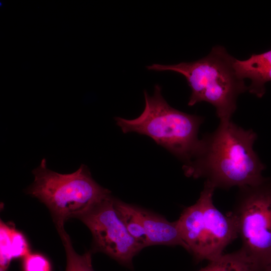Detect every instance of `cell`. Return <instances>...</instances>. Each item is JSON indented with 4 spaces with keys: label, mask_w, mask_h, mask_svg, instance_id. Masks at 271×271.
Segmentation results:
<instances>
[{
    "label": "cell",
    "mask_w": 271,
    "mask_h": 271,
    "mask_svg": "<svg viewBox=\"0 0 271 271\" xmlns=\"http://www.w3.org/2000/svg\"><path fill=\"white\" fill-rule=\"evenodd\" d=\"M215 189L205 182L196 202L184 209L176 220L181 236L196 262L217 258L239 236L233 216L230 212L224 215L215 206Z\"/></svg>",
    "instance_id": "5"
},
{
    "label": "cell",
    "mask_w": 271,
    "mask_h": 271,
    "mask_svg": "<svg viewBox=\"0 0 271 271\" xmlns=\"http://www.w3.org/2000/svg\"><path fill=\"white\" fill-rule=\"evenodd\" d=\"M230 214L236 223L241 247L264 266L271 258V185L239 188Z\"/></svg>",
    "instance_id": "6"
},
{
    "label": "cell",
    "mask_w": 271,
    "mask_h": 271,
    "mask_svg": "<svg viewBox=\"0 0 271 271\" xmlns=\"http://www.w3.org/2000/svg\"><path fill=\"white\" fill-rule=\"evenodd\" d=\"M114 208L130 235L144 248L148 246L139 207L114 198Z\"/></svg>",
    "instance_id": "12"
},
{
    "label": "cell",
    "mask_w": 271,
    "mask_h": 271,
    "mask_svg": "<svg viewBox=\"0 0 271 271\" xmlns=\"http://www.w3.org/2000/svg\"><path fill=\"white\" fill-rule=\"evenodd\" d=\"M22 258V271H52L50 260L43 254L31 252Z\"/></svg>",
    "instance_id": "14"
},
{
    "label": "cell",
    "mask_w": 271,
    "mask_h": 271,
    "mask_svg": "<svg viewBox=\"0 0 271 271\" xmlns=\"http://www.w3.org/2000/svg\"><path fill=\"white\" fill-rule=\"evenodd\" d=\"M198 271H263L261 264L241 248L209 261Z\"/></svg>",
    "instance_id": "11"
},
{
    "label": "cell",
    "mask_w": 271,
    "mask_h": 271,
    "mask_svg": "<svg viewBox=\"0 0 271 271\" xmlns=\"http://www.w3.org/2000/svg\"><path fill=\"white\" fill-rule=\"evenodd\" d=\"M56 228L65 250V271H94L92 264L91 251H87L82 255L79 254L74 250L70 238L64 226Z\"/></svg>",
    "instance_id": "13"
},
{
    "label": "cell",
    "mask_w": 271,
    "mask_h": 271,
    "mask_svg": "<svg viewBox=\"0 0 271 271\" xmlns=\"http://www.w3.org/2000/svg\"><path fill=\"white\" fill-rule=\"evenodd\" d=\"M257 137L252 129H244L231 119L220 121L215 130L200 139L193 157L183 166L184 174L204 178L215 189L261 183L265 167L253 149Z\"/></svg>",
    "instance_id": "1"
},
{
    "label": "cell",
    "mask_w": 271,
    "mask_h": 271,
    "mask_svg": "<svg viewBox=\"0 0 271 271\" xmlns=\"http://www.w3.org/2000/svg\"><path fill=\"white\" fill-rule=\"evenodd\" d=\"M161 90L157 84L153 95L144 91L145 106L139 117L132 119L116 117L115 120L123 133L147 136L186 163L198 148V134L204 118L173 108L164 99Z\"/></svg>",
    "instance_id": "3"
},
{
    "label": "cell",
    "mask_w": 271,
    "mask_h": 271,
    "mask_svg": "<svg viewBox=\"0 0 271 271\" xmlns=\"http://www.w3.org/2000/svg\"><path fill=\"white\" fill-rule=\"evenodd\" d=\"M235 58L221 46L213 47L205 57L190 62L173 65L153 64L149 70L172 71L186 79L191 93L188 105L205 101L215 108L220 121L231 120L237 108V99L248 91L244 80L237 75Z\"/></svg>",
    "instance_id": "2"
},
{
    "label": "cell",
    "mask_w": 271,
    "mask_h": 271,
    "mask_svg": "<svg viewBox=\"0 0 271 271\" xmlns=\"http://www.w3.org/2000/svg\"><path fill=\"white\" fill-rule=\"evenodd\" d=\"M148 246L156 245H179L189 252L182 238L176 221L170 222L164 217L139 207Z\"/></svg>",
    "instance_id": "8"
},
{
    "label": "cell",
    "mask_w": 271,
    "mask_h": 271,
    "mask_svg": "<svg viewBox=\"0 0 271 271\" xmlns=\"http://www.w3.org/2000/svg\"><path fill=\"white\" fill-rule=\"evenodd\" d=\"M33 174L34 181L26 192L46 206L56 228L111 195L92 178L84 165L72 173L63 174L49 169L43 159Z\"/></svg>",
    "instance_id": "4"
},
{
    "label": "cell",
    "mask_w": 271,
    "mask_h": 271,
    "mask_svg": "<svg viewBox=\"0 0 271 271\" xmlns=\"http://www.w3.org/2000/svg\"><path fill=\"white\" fill-rule=\"evenodd\" d=\"M0 269L7 271L13 259L23 258L31 252L25 235L14 225L0 223Z\"/></svg>",
    "instance_id": "10"
},
{
    "label": "cell",
    "mask_w": 271,
    "mask_h": 271,
    "mask_svg": "<svg viewBox=\"0 0 271 271\" xmlns=\"http://www.w3.org/2000/svg\"><path fill=\"white\" fill-rule=\"evenodd\" d=\"M90 230L93 249L104 253L130 269L143 246L128 233L110 195L77 217Z\"/></svg>",
    "instance_id": "7"
},
{
    "label": "cell",
    "mask_w": 271,
    "mask_h": 271,
    "mask_svg": "<svg viewBox=\"0 0 271 271\" xmlns=\"http://www.w3.org/2000/svg\"><path fill=\"white\" fill-rule=\"evenodd\" d=\"M263 271H271V258L264 266Z\"/></svg>",
    "instance_id": "15"
},
{
    "label": "cell",
    "mask_w": 271,
    "mask_h": 271,
    "mask_svg": "<svg viewBox=\"0 0 271 271\" xmlns=\"http://www.w3.org/2000/svg\"><path fill=\"white\" fill-rule=\"evenodd\" d=\"M234 67L241 79L250 80L248 91L261 98L265 92V83L271 81V49L262 53L253 54L244 60L235 59Z\"/></svg>",
    "instance_id": "9"
}]
</instances>
